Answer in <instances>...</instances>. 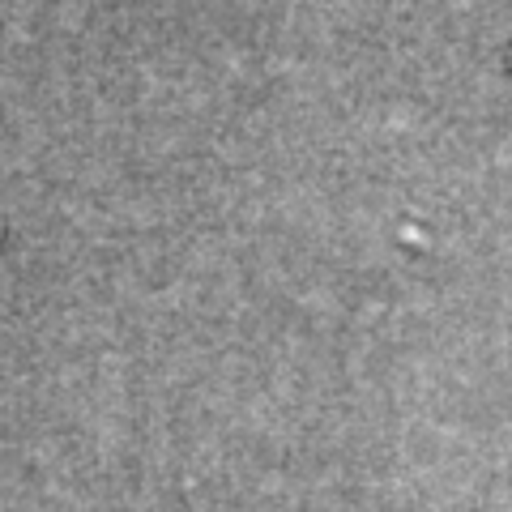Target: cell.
<instances>
[{
	"label": "cell",
	"mask_w": 512,
	"mask_h": 512,
	"mask_svg": "<svg viewBox=\"0 0 512 512\" xmlns=\"http://www.w3.org/2000/svg\"><path fill=\"white\" fill-rule=\"evenodd\" d=\"M508 73H512V47H508Z\"/></svg>",
	"instance_id": "cell-1"
}]
</instances>
